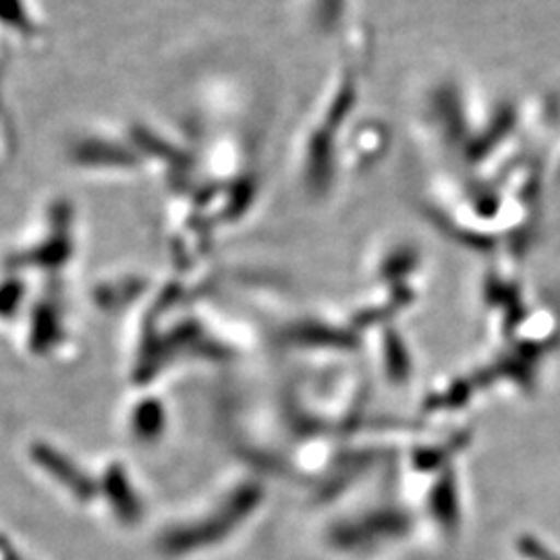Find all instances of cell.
<instances>
[{"label": "cell", "mask_w": 560, "mask_h": 560, "mask_svg": "<svg viewBox=\"0 0 560 560\" xmlns=\"http://www.w3.org/2000/svg\"><path fill=\"white\" fill-rule=\"evenodd\" d=\"M544 162L529 159L501 177L480 179L436 168L428 175V217L455 240L480 249H513L540 219Z\"/></svg>", "instance_id": "cell-2"}, {"label": "cell", "mask_w": 560, "mask_h": 560, "mask_svg": "<svg viewBox=\"0 0 560 560\" xmlns=\"http://www.w3.org/2000/svg\"><path fill=\"white\" fill-rule=\"evenodd\" d=\"M548 117L538 98H488L459 80L430 85L420 115L421 140L439 168L467 177H501L529 159Z\"/></svg>", "instance_id": "cell-1"}, {"label": "cell", "mask_w": 560, "mask_h": 560, "mask_svg": "<svg viewBox=\"0 0 560 560\" xmlns=\"http://www.w3.org/2000/svg\"><path fill=\"white\" fill-rule=\"evenodd\" d=\"M544 177L546 183H560V120L557 136L550 141V148L544 156Z\"/></svg>", "instance_id": "cell-3"}]
</instances>
